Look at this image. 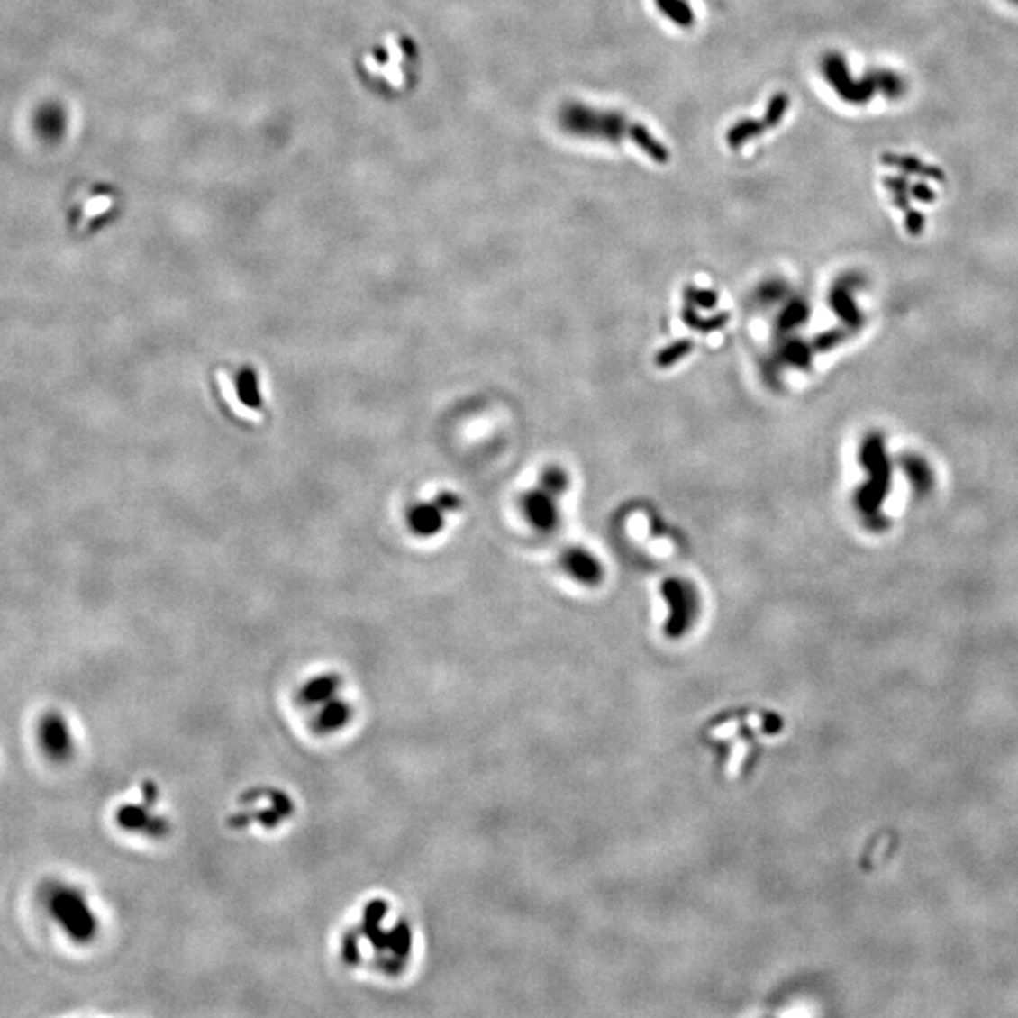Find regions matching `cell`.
<instances>
[{
	"instance_id": "9c48e42d",
	"label": "cell",
	"mask_w": 1018,
	"mask_h": 1018,
	"mask_svg": "<svg viewBox=\"0 0 1018 1018\" xmlns=\"http://www.w3.org/2000/svg\"><path fill=\"white\" fill-rule=\"evenodd\" d=\"M568 566L572 572L585 579V581H593L595 577H598V564L590 559L586 553L576 551L568 557Z\"/></svg>"
},
{
	"instance_id": "52a82bcc",
	"label": "cell",
	"mask_w": 1018,
	"mask_h": 1018,
	"mask_svg": "<svg viewBox=\"0 0 1018 1018\" xmlns=\"http://www.w3.org/2000/svg\"><path fill=\"white\" fill-rule=\"evenodd\" d=\"M59 894L63 895L65 902L72 907V911L77 914V919H79L81 923H84V926L95 935L98 924H96L95 914H93V911L89 909V905H87L84 895H81V894H79L77 890H74V888H59Z\"/></svg>"
},
{
	"instance_id": "7a4b0ae2",
	"label": "cell",
	"mask_w": 1018,
	"mask_h": 1018,
	"mask_svg": "<svg viewBox=\"0 0 1018 1018\" xmlns=\"http://www.w3.org/2000/svg\"><path fill=\"white\" fill-rule=\"evenodd\" d=\"M298 704L310 715L312 728L321 734H334L351 719V705L343 698L336 676L305 681L298 692Z\"/></svg>"
},
{
	"instance_id": "277c9868",
	"label": "cell",
	"mask_w": 1018,
	"mask_h": 1018,
	"mask_svg": "<svg viewBox=\"0 0 1018 1018\" xmlns=\"http://www.w3.org/2000/svg\"><path fill=\"white\" fill-rule=\"evenodd\" d=\"M141 790H144V804L123 805L117 811L115 819L121 828L132 832H148L151 836H157V833H162V830L167 826L165 821L151 817L148 811V807L157 800V794L151 783L141 785Z\"/></svg>"
},
{
	"instance_id": "ba28073f",
	"label": "cell",
	"mask_w": 1018,
	"mask_h": 1018,
	"mask_svg": "<svg viewBox=\"0 0 1018 1018\" xmlns=\"http://www.w3.org/2000/svg\"><path fill=\"white\" fill-rule=\"evenodd\" d=\"M526 509L528 515L540 528H549L555 524V509L545 495H532L526 500Z\"/></svg>"
},
{
	"instance_id": "3957f363",
	"label": "cell",
	"mask_w": 1018,
	"mask_h": 1018,
	"mask_svg": "<svg viewBox=\"0 0 1018 1018\" xmlns=\"http://www.w3.org/2000/svg\"><path fill=\"white\" fill-rule=\"evenodd\" d=\"M40 741L46 755L55 762H67L72 757L74 743L67 721L59 711H50L40 721Z\"/></svg>"
},
{
	"instance_id": "30bf717a",
	"label": "cell",
	"mask_w": 1018,
	"mask_h": 1018,
	"mask_svg": "<svg viewBox=\"0 0 1018 1018\" xmlns=\"http://www.w3.org/2000/svg\"><path fill=\"white\" fill-rule=\"evenodd\" d=\"M543 483H545V486H547V491L559 493V491H562V488L566 486V476H564L560 470H551V472L545 474Z\"/></svg>"
},
{
	"instance_id": "8fae6325",
	"label": "cell",
	"mask_w": 1018,
	"mask_h": 1018,
	"mask_svg": "<svg viewBox=\"0 0 1018 1018\" xmlns=\"http://www.w3.org/2000/svg\"><path fill=\"white\" fill-rule=\"evenodd\" d=\"M1007 3H1009V5H1013V6H1016V8H1018V0H1007Z\"/></svg>"
},
{
	"instance_id": "5b68a950",
	"label": "cell",
	"mask_w": 1018,
	"mask_h": 1018,
	"mask_svg": "<svg viewBox=\"0 0 1018 1018\" xmlns=\"http://www.w3.org/2000/svg\"><path fill=\"white\" fill-rule=\"evenodd\" d=\"M50 911H51V914L55 916V919L60 923V926L65 928V932L70 935L72 940L86 943V941H89V940L95 938V935L84 926V923H81V921L77 919V914H76V913L72 911V907L65 902V898L59 894V890H55L53 895H51V900H50Z\"/></svg>"
},
{
	"instance_id": "8992f818",
	"label": "cell",
	"mask_w": 1018,
	"mask_h": 1018,
	"mask_svg": "<svg viewBox=\"0 0 1018 1018\" xmlns=\"http://www.w3.org/2000/svg\"><path fill=\"white\" fill-rule=\"evenodd\" d=\"M395 38H396L395 34L386 36V48H389V51H391V60H389V63L379 67V65L376 63L374 57H366V59H364V65H366V68H368V72L377 74V76H381V77H385V79H389L391 86H393L395 89H402V87H404V74H402V57H404V55H402V50H400V46L396 44Z\"/></svg>"
},
{
	"instance_id": "6da1fadb",
	"label": "cell",
	"mask_w": 1018,
	"mask_h": 1018,
	"mask_svg": "<svg viewBox=\"0 0 1018 1018\" xmlns=\"http://www.w3.org/2000/svg\"><path fill=\"white\" fill-rule=\"evenodd\" d=\"M386 905L370 904L366 907L364 921L359 928L360 935L353 933V941H364L376 950L379 964L386 968H400L407 960V952L412 947V933L402 921L389 923Z\"/></svg>"
}]
</instances>
